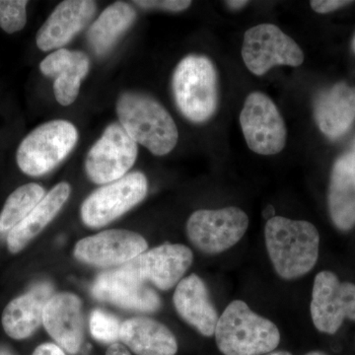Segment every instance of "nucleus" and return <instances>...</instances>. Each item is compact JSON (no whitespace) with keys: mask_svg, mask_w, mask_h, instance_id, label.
<instances>
[{"mask_svg":"<svg viewBox=\"0 0 355 355\" xmlns=\"http://www.w3.org/2000/svg\"><path fill=\"white\" fill-rule=\"evenodd\" d=\"M174 306L178 314L202 336H212L218 323V313L209 298V291L197 275L184 277L175 291Z\"/></svg>","mask_w":355,"mask_h":355,"instance_id":"nucleus-18","label":"nucleus"},{"mask_svg":"<svg viewBox=\"0 0 355 355\" xmlns=\"http://www.w3.org/2000/svg\"><path fill=\"white\" fill-rule=\"evenodd\" d=\"M249 217L239 207L193 212L187 223L189 239L202 253L220 254L235 246L249 227Z\"/></svg>","mask_w":355,"mask_h":355,"instance_id":"nucleus-6","label":"nucleus"},{"mask_svg":"<svg viewBox=\"0 0 355 355\" xmlns=\"http://www.w3.org/2000/svg\"><path fill=\"white\" fill-rule=\"evenodd\" d=\"M242 58L247 69L258 76L277 65L297 67L304 62V53L298 44L272 24L257 25L247 30Z\"/></svg>","mask_w":355,"mask_h":355,"instance_id":"nucleus-7","label":"nucleus"},{"mask_svg":"<svg viewBox=\"0 0 355 355\" xmlns=\"http://www.w3.org/2000/svg\"><path fill=\"white\" fill-rule=\"evenodd\" d=\"M96 9V2L89 0L60 2L37 33L40 50H60L69 43L92 20Z\"/></svg>","mask_w":355,"mask_h":355,"instance_id":"nucleus-15","label":"nucleus"},{"mask_svg":"<svg viewBox=\"0 0 355 355\" xmlns=\"http://www.w3.org/2000/svg\"><path fill=\"white\" fill-rule=\"evenodd\" d=\"M120 340L137 355H175L178 352L172 331L149 318L137 317L123 322Z\"/></svg>","mask_w":355,"mask_h":355,"instance_id":"nucleus-21","label":"nucleus"},{"mask_svg":"<svg viewBox=\"0 0 355 355\" xmlns=\"http://www.w3.org/2000/svg\"><path fill=\"white\" fill-rule=\"evenodd\" d=\"M193 260V252L184 245L164 244L144 252L125 266L140 279L161 291H169L181 282Z\"/></svg>","mask_w":355,"mask_h":355,"instance_id":"nucleus-13","label":"nucleus"},{"mask_svg":"<svg viewBox=\"0 0 355 355\" xmlns=\"http://www.w3.org/2000/svg\"><path fill=\"white\" fill-rule=\"evenodd\" d=\"M216 340L224 355H261L279 347V328L250 309L244 301H232L217 323Z\"/></svg>","mask_w":355,"mask_h":355,"instance_id":"nucleus-3","label":"nucleus"},{"mask_svg":"<svg viewBox=\"0 0 355 355\" xmlns=\"http://www.w3.org/2000/svg\"><path fill=\"white\" fill-rule=\"evenodd\" d=\"M46 196L39 184H27L13 191L0 214V235L10 232L31 214Z\"/></svg>","mask_w":355,"mask_h":355,"instance_id":"nucleus-25","label":"nucleus"},{"mask_svg":"<svg viewBox=\"0 0 355 355\" xmlns=\"http://www.w3.org/2000/svg\"><path fill=\"white\" fill-rule=\"evenodd\" d=\"M121 324L113 315L102 310H94L90 316V331L96 340L114 343L120 340Z\"/></svg>","mask_w":355,"mask_h":355,"instance_id":"nucleus-27","label":"nucleus"},{"mask_svg":"<svg viewBox=\"0 0 355 355\" xmlns=\"http://www.w3.org/2000/svg\"><path fill=\"white\" fill-rule=\"evenodd\" d=\"M137 153V142L123 125L120 123H111L89 150L85 161L87 176L98 184L118 181L132 169Z\"/></svg>","mask_w":355,"mask_h":355,"instance_id":"nucleus-9","label":"nucleus"},{"mask_svg":"<svg viewBox=\"0 0 355 355\" xmlns=\"http://www.w3.org/2000/svg\"><path fill=\"white\" fill-rule=\"evenodd\" d=\"M240 125L248 146L261 155L282 153L286 144V127L279 109L268 96H248L240 114Z\"/></svg>","mask_w":355,"mask_h":355,"instance_id":"nucleus-10","label":"nucleus"},{"mask_svg":"<svg viewBox=\"0 0 355 355\" xmlns=\"http://www.w3.org/2000/svg\"><path fill=\"white\" fill-rule=\"evenodd\" d=\"M137 12L130 4L114 2L107 7L88 30L87 39L97 55H104L132 27Z\"/></svg>","mask_w":355,"mask_h":355,"instance_id":"nucleus-24","label":"nucleus"},{"mask_svg":"<svg viewBox=\"0 0 355 355\" xmlns=\"http://www.w3.org/2000/svg\"><path fill=\"white\" fill-rule=\"evenodd\" d=\"M135 3L146 9L156 8L180 12V11L189 8L191 1H188V0H141V1H135Z\"/></svg>","mask_w":355,"mask_h":355,"instance_id":"nucleus-28","label":"nucleus"},{"mask_svg":"<svg viewBox=\"0 0 355 355\" xmlns=\"http://www.w3.org/2000/svg\"><path fill=\"white\" fill-rule=\"evenodd\" d=\"M148 184L146 175L130 173L93 191L81 207L85 225L100 228L123 216L146 197Z\"/></svg>","mask_w":355,"mask_h":355,"instance_id":"nucleus-8","label":"nucleus"},{"mask_svg":"<svg viewBox=\"0 0 355 355\" xmlns=\"http://www.w3.org/2000/svg\"><path fill=\"white\" fill-rule=\"evenodd\" d=\"M119 123L137 144L156 156L171 153L177 146L179 132L167 111L151 96L125 92L116 102Z\"/></svg>","mask_w":355,"mask_h":355,"instance_id":"nucleus-2","label":"nucleus"},{"mask_svg":"<svg viewBox=\"0 0 355 355\" xmlns=\"http://www.w3.org/2000/svg\"><path fill=\"white\" fill-rule=\"evenodd\" d=\"M26 0H0V28L8 34L22 30L27 22Z\"/></svg>","mask_w":355,"mask_h":355,"instance_id":"nucleus-26","label":"nucleus"},{"mask_svg":"<svg viewBox=\"0 0 355 355\" xmlns=\"http://www.w3.org/2000/svg\"><path fill=\"white\" fill-rule=\"evenodd\" d=\"M106 355H132L123 345L121 343H114L113 345H110L108 350H107Z\"/></svg>","mask_w":355,"mask_h":355,"instance_id":"nucleus-31","label":"nucleus"},{"mask_svg":"<svg viewBox=\"0 0 355 355\" xmlns=\"http://www.w3.org/2000/svg\"><path fill=\"white\" fill-rule=\"evenodd\" d=\"M352 48H354V51L355 53V36H354V43H352Z\"/></svg>","mask_w":355,"mask_h":355,"instance_id":"nucleus-37","label":"nucleus"},{"mask_svg":"<svg viewBox=\"0 0 355 355\" xmlns=\"http://www.w3.org/2000/svg\"><path fill=\"white\" fill-rule=\"evenodd\" d=\"M0 355H11L10 352H7L6 349H0Z\"/></svg>","mask_w":355,"mask_h":355,"instance_id":"nucleus-36","label":"nucleus"},{"mask_svg":"<svg viewBox=\"0 0 355 355\" xmlns=\"http://www.w3.org/2000/svg\"><path fill=\"white\" fill-rule=\"evenodd\" d=\"M352 1H347V0H312L310 6L313 10L317 13H329L335 11L336 9L342 8L343 6L352 4Z\"/></svg>","mask_w":355,"mask_h":355,"instance_id":"nucleus-29","label":"nucleus"},{"mask_svg":"<svg viewBox=\"0 0 355 355\" xmlns=\"http://www.w3.org/2000/svg\"><path fill=\"white\" fill-rule=\"evenodd\" d=\"M314 116L326 137H342L355 121V87L340 83L320 93L315 100Z\"/></svg>","mask_w":355,"mask_h":355,"instance_id":"nucleus-19","label":"nucleus"},{"mask_svg":"<svg viewBox=\"0 0 355 355\" xmlns=\"http://www.w3.org/2000/svg\"><path fill=\"white\" fill-rule=\"evenodd\" d=\"M226 3H227L228 6L231 7V8L240 9L247 6L248 1H227Z\"/></svg>","mask_w":355,"mask_h":355,"instance_id":"nucleus-33","label":"nucleus"},{"mask_svg":"<svg viewBox=\"0 0 355 355\" xmlns=\"http://www.w3.org/2000/svg\"><path fill=\"white\" fill-rule=\"evenodd\" d=\"M178 109L193 123H205L216 114L219 103L216 65L205 55H190L178 64L172 79Z\"/></svg>","mask_w":355,"mask_h":355,"instance_id":"nucleus-4","label":"nucleus"},{"mask_svg":"<svg viewBox=\"0 0 355 355\" xmlns=\"http://www.w3.org/2000/svg\"><path fill=\"white\" fill-rule=\"evenodd\" d=\"M263 216L265 217V218L268 219V220H270V218H272V217H275V209H273L272 205H268V207L265 210H263Z\"/></svg>","mask_w":355,"mask_h":355,"instance_id":"nucleus-32","label":"nucleus"},{"mask_svg":"<svg viewBox=\"0 0 355 355\" xmlns=\"http://www.w3.org/2000/svg\"><path fill=\"white\" fill-rule=\"evenodd\" d=\"M265 237L273 268L282 279H299L316 265L320 235L310 222L272 217L266 222Z\"/></svg>","mask_w":355,"mask_h":355,"instance_id":"nucleus-1","label":"nucleus"},{"mask_svg":"<svg viewBox=\"0 0 355 355\" xmlns=\"http://www.w3.org/2000/svg\"><path fill=\"white\" fill-rule=\"evenodd\" d=\"M146 250V240L139 233L114 229L77 242L74 256L88 265L107 268L125 265Z\"/></svg>","mask_w":355,"mask_h":355,"instance_id":"nucleus-12","label":"nucleus"},{"mask_svg":"<svg viewBox=\"0 0 355 355\" xmlns=\"http://www.w3.org/2000/svg\"><path fill=\"white\" fill-rule=\"evenodd\" d=\"M70 191L71 188L65 182L53 187L32 210L31 214L8 233L7 246L11 253L16 254L24 249L43 231L67 202Z\"/></svg>","mask_w":355,"mask_h":355,"instance_id":"nucleus-23","label":"nucleus"},{"mask_svg":"<svg viewBox=\"0 0 355 355\" xmlns=\"http://www.w3.org/2000/svg\"><path fill=\"white\" fill-rule=\"evenodd\" d=\"M49 284H40L31 291L13 299L2 314V326L7 335L23 340L34 334L43 323L44 306L50 299Z\"/></svg>","mask_w":355,"mask_h":355,"instance_id":"nucleus-22","label":"nucleus"},{"mask_svg":"<svg viewBox=\"0 0 355 355\" xmlns=\"http://www.w3.org/2000/svg\"><path fill=\"white\" fill-rule=\"evenodd\" d=\"M146 284L123 265L100 275L92 287V293L98 300L125 309L154 312L160 308V298Z\"/></svg>","mask_w":355,"mask_h":355,"instance_id":"nucleus-14","label":"nucleus"},{"mask_svg":"<svg viewBox=\"0 0 355 355\" xmlns=\"http://www.w3.org/2000/svg\"><path fill=\"white\" fill-rule=\"evenodd\" d=\"M43 324L58 347L76 354L83 340L81 301L74 294L64 292L51 296L44 309Z\"/></svg>","mask_w":355,"mask_h":355,"instance_id":"nucleus-16","label":"nucleus"},{"mask_svg":"<svg viewBox=\"0 0 355 355\" xmlns=\"http://www.w3.org/2000/svg\"><path fill=\"white\" fill-rule=\"evenodd\" d=\"M310 310L317 330L334 335L345 319L355 321V284L340 282L328 270L318 273Z\"/></svg>","mask_w":355,"mask_h":355,"instance_id":"nucleus-11","label":"nucleus"},{"mask_svg":"<svg viewBox=\"0 0 355 355\" xmlns=\"http://www.w3.org/2000/svg\"><path fill=\"white\" fill-rule=\"evenodd\" d=\"M329 209L334 224L347 231L355 225V153L340 156L331 175Z\"/></svg>","mask_w":355,"mask_h":355,"instance_id":"nucleus-20","label":"nucleus"},{"mask_svg":"<svg viewBox=\"0 0 355 355\" xmlns=\"http://www.w3.org/2000/svg\"><path fill=\"white\" fill-rule=\"evenodd\" d=\"M270 355H292V354H291V352H284V350H282V352H272V354H270Z\"/></svg>","mask_w":355,"mask_h":355,"instance_id":"nucleus-34","label":"nucleus"},{"mask_svg":"<svg viewBox=\"0 0 355 355\" xmlns=\"http://www.w3.org/2000/svg\"><path fill=\"white\" fill-rule=\"evenodd\" d=\"M78 141L76 125L69 121H48L35 128L21 142L17 164L29 176H43L55 169L73 150Z\"/></svg>","mask_w":355,"mask_h":355,"instance_id":"nucleus-5","label":"nucleus"},{"mask_svg":"<svg viewBox=\"0 0 355 355\" xmlns=\"http://www.w3.org/2000/svg\"><path fill=\"white\" fill-rule=\"evenodd\" d=\"M306 355H327V354H324V352H309V354H307Z\"/></svg>","mask_w":355,"mask_h":355,"instance_id":"nucleus-35","label":"nucleus"},{"mask_svg":"<svg viewBox=\"0 0 355 355\" xmlns=\"http://www.w3.org/2000/svg\"><path fill=\"white\" fill-rule=\"evenodd\" d=\"M90 67L87 55L79 51L60 49L44 58L40 69L44 76L53 78V93L62 106H69L79 94L81 81Z\"/></svg>","mask_w":355,"mask_h":355,"instance_id":"nucleus-17","label":"nucleus"},{"mask_svg":"<svg viewBox=\"0 0 355 355\" xmlns=\"http://www.w3.org/2000/svg\"><path fill=\"white\" fill-rule=\"evenodd\" d=\"M33 355H65L62 347L55 343H44L35 350Z\"/></svg>","mask_w":355,"mask_h":355,"instance_id":"nucleus-30","label":"nucleus"}]
</instances>
